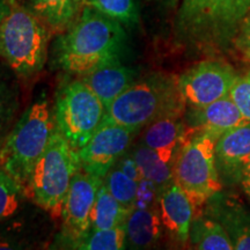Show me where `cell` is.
I'll list each match as a JSON object with an SVG mask.
<instances>
[{
  "mask_svg": "<svg viewBox=\"0 0 250 250\" xmlns=\"http://www.w3.org/2000/svg\"><path fill=\"white\" fill-rule=\"evenodd\" d=\"M83 5L117 21L125 29H134L140 23L138 0H85Z\"/></svg>",
  "mask_w": 250,
  "mask_h": 250,
  "instance_id": "obj_23",
  "label": "cell"
},
{
  "mask_svg": "<svg viewBox=\"0 0 250 250\" xmlns=\"http://www.w3.org/2000/svg\"><path fill=\"white\" fill-rule=\"evenodd\" d=\"M131 211L125 208L102 182L90 213V230L109 229L124 225Z\"/></svg>",
  "mask_w": 250,
  "mask_h": 250,
  "instance_id": "obj_21",
  "label": "cell"
},
{
  "mask_svg": "<svg viewBox=\"0 0 250 250\" xmlns=\"http://www.w3.org/2000/svg\"><path fill=\"white\" fill-rule=\"evenodd\" d=\"M158 208L164 232L174 245L186 248L195 215L191 199L174 181L159 193Z\"/></svg>",
  "mask_w": 250,
  "mask_h": 250,
  "instance_id": "obj_14",
  "label": "cell"
},
{
  "mask_svg": "<svg viewBox=\"0 0 250 250\" xmlns=\"http://www.w3.org/2000/svg\"><path fill=\"white\" fill-rule=\"evenodd\" d=\"M250 0H181L173 24L174 43L191 56L219 57L232 50Z\"/></svg>",
  "mask_w": 250,
  "mask_h": 250,
  "instance_id": "obj_2",
  "label": "cell"
},
{
  "mask_svg": "<svg viewBox=\"0 0 250 250\" xmlns=\"http://www.w3.org/2000/svg\"><path fill=\"white\" fill-rule=\"evenodd\" d=\"M214 154L221 184L227 188L240 186L250 162V123L221 134L215 143Z\"/></svg>",
  "mask_w": 250,
  "mask_h": 250,
  "instance_id": "obj_12",
  "label": "cell"
},
{
  "mask_svg": "<svg viewBox=\"0 0 250 250\" xmlns=\"http://www.w3.org/2000/svg\"><path fill=\"white\" fill-rule=\"evenodd\" d=\"M201 212L225 228L234 249L250 250V210L236 197L220 190L205 203Z\"/></svg>",
  "mask_w": 250,
  "mask_h": 250,
  "instance_id": "obj_13",
  "label": "cell"
},
{
  "mask_svg": "<svg viewBox=\"0 0 250 250\" xmlns=\"http://www.w3.org/2000/svg\"><path fill=\"white\" fill-rule=\"evenodd\" d=\"M189 245L198 250H233L234 246L225 228L205 213L193 215Z\"/></svg>",
  "mask_w": 250,
  "mask_h": 250,
  "instance_id": "obj_20",
  "label": "cell"
},
{
  "mask_svg": "<svg viewBox=\"0 0 250 250\" xmlns=\"http://www.w3.org/2000/svg\"><path fill=\"white\" fill-rule=\"evenodd\" d=\"M80 169L78 149L56 129L23 188L24 196L52 218L62 217L72 180Z\"/></svg>",
  "mask_w": 250,
  "mask_h": 250,
  "instance_id": "obj_6",
  "label": "cell"
},
{
  "mask_svg": "<svg viewBox=\"0 0 250 250\" xmlns=\"http://www.w3.org/2000/svg\"><path fill=\"white\" fill-rule=\"evenodd\" d=\"M139 132V130L102 121L89 142L78 149L81 169L104 180Z\"/></svg>",
  "mask_w": 250,
  "mask_h": 250,
  "instance_id": "obj_10",
  "label": "cell"
},
{
  "mask_svg": "<svg viewBox=\"0 0 250 250\" xmlns=\"http://www.w3.org/2000/svg\"><path fill=\"white\" fill-rule=\"evenodd\" d=\"M240 186H241L246 195L250 198V162L245 169V173H243V176H242V180H241V183H240Z\"/></svg>",
  "mask_w": 250,
  "mask_h": 250,
  "instance_id": "obj_33",
  "label": "cell"
},
{
  "mask_svg": "<svg viewBox=\"0 0 250 250\" xmlns=\"http://www.w3.org/2000/svg\"><path fill=\"white\" fill-rule=\"evenodd\" d=\"M52 31L26 4L11 0L0 22V57L21 77L42 71L49 56Z\"/></svg>",
  "mask_w": 250,
  "mask_h": 250,
  "instance_id": "obj_4",
  "label": "cell"
},
{
  "mask_svg": "<svg viewBox=\"0 0 250 250\" xmlns=\"http://www.w3.org/2000/svg\"><path fill=\"white\" fill-rule=\"evenodd\" d=\"M138 79L139 71L124 64L123 59L107 62L81 76V80L95 93L105 108Z\"/></svg>",
  "mask_w": 250,
  "mask_h": 250,
  "instance_id": "obj_17",
  "label": "cell"
},
{
  "mask_svg": "<svg viewBox=\"0 0 250 250\" xmlns=\"http://www.w3.org/2000/svg\"><path fill=\"white\" fill-rule=\"evenodd\" d=\"M103 179L80 169L74 175L62 210V243L78 249L90 232V213Z\"/></svg>",
  "mask_w": 250,
  "mask_h": 250,
  "instance_id": "obj_11",
  "label": "cell"
},
{
  "mask_svg": "<svg viewBox=\"0 0 250 250\" xmlns=\"http://www.w3.org/2000/svg\"><path fill=\"white\" fill-rule=\"evenodd\" d=\"M81 2H83V4H85V0H80Z\"/></svg>",
  "mask_w": 250,
  "mask_h": 250,
  "instance_id": "obj_35",
  "label": "cell"
},
{
  "mask_svg": "<svg viewBox=\"0 0 250 250\" xmlns=\"http://www.w3.org/2000/svg\"><path fill=\"white\" fill-rule=\"evenodd\" d=\"M126 247L131 249H149L158 245L162 235L158 205L147 208H133L124 224Z\"/></svg>",
  "mask_w": 250,
  "mask_h": 250,
  "instance_id": "obj_18",
  "label": "cell"
},
{
  "mask_svg": "<svg viewBox=\"0 0 250 250\" xmlns=\"http://www.w3.org/2000/svg\"><path fill=\"white\" fill-rule=\"evenodd\" d=\"M105 187L122 205L127 210L132 211L136 205V193L138 189V182L130 179L117 166L107 174L103 180Z\"/></svg>",
  "mask_w": 250,
  "mask_h": 250,
  "instance_id": "obj_24",
  "label": "cell"
},
{
  "mask_svg": "<svg viewBox=\"0 0 250 250\" xmlns=\"http://www.w3.org/2000/svg\"><path fill=\"white\" fill-rule=\"evenodd\" d=\"M186 109H177L156 118L145 127L140 140L168 164L174 165L180 149L191 134L184 120Z\"/></svg>",
  "mask_w": 250,
  "mask_h": 250,
  "instance_id": "obj_15",
  "label": "cell"
},
{
  "mask_svg": "<svg viewBox=\"0 0 250 250\" xmlns=\"http://www.w3.org/2000/svg\"><path fill=\"white\" fill-rule=\"evenodd\" d=\"M158 187L152 181L143 179L138 182V189L136 193V205L134 208H147L158 205L159 198Z\"/></svg>",
  "mask_w": 250,
  "mask_h": 250,
  "instance_id": "obj_30",
  "label": "cell"
},
{
  "mask_svg": "<svg viewBox=\"0 0 250 250\" xmlns=\"http://www.w3.org/2000/svg\"><path fill=\"white\" fill-rule=\"evenodd\" d=\"M184 120L190 132H205L218 137L228 130L250 123L229 95L203 108H187Z\"/></svg>",
  "mask_w": 250,
  "mask_h": 250,
  "instance_id": "obj_16",
  "label": "cell"
},
{
  "mask_svg": "<svg viewBox=\"0 0 250 250\" xmlns=\"http://www.w3.org/2000/svg\"><path fill=\"white\" fill-rule=\"evenodd\" d=\"M145 1L152 2V4L156 5L164 12H168V13H170V12L174 13L175 12V13H176L181 0H145Z\"/></svg>",
  "mask_w": 250,
  "mask_h": 250,
  "instance_id": "obj_32",
  "label": "cell"
},
{
  "mask_svg": "<svg viewBox=\"0 0 250 250\" xmlns=\"http://www.w3.org/2000/svg\"><path fill=\"white\" fill-rule=\"evenodd\" d=\"M218 136L191 132L174 162V181L191 199L195 214L205 203L223 190L215 166V143Z\"/></svg>",
  "mask_w": 250,
  "mask_h": 250,
  "instance_id": "obj_7",
  "label": "cell"
},
{
  "mask_svg": "<svg viewBox=\"0 0 250 250\" xmlns=\"http://www.w3.org/2000/svg\"><path fill=\"white\" fill-rule=\"evenodd\" d=\"M26 5L56 35L66 30L83 7L80 0H26Z\"/></svg>",
  "mask_w": 250,
  "mask_h": 250,
  "instance_id": "obj_19",
  "label": "cell"
},
{
  "mask_svg": "<svg viewBox=\"0 0 250 250\" xmlns=\"http://www.w3.org/2000/svg\"><path fill=\"white\" fill-rule=\"evenodd\" d=\"M243 62H250V13L243 19L232 42V50Z\"/></svg>",
  "mask_w": 250,
  "mask_h": 250,
  "instance_id": "obj_29",
  "label": "cell"
},
{
  "mask_svg": "<svg viewBox=\"0 0 250 250\" xmlns=\"http://www.w3.org/2000/svg\"><path fill=\"white\" fill-rule=\"evenodd\" d=\"M115 166H117V167L120 168L124 174H126L130 179L137 181V182H139L140 180L144 179L142 171H140L139 166L137 165L136 160H134L133 156L131 154L129 155L124 154L120 160L117 161V164Z\"/></svg>",
  "mask_w": 250,
  "mask_h": 250,
  "instance_id": "obj_31",
  "label": "cell"
},
{
  "mask_svg": "<svg viewBox=\"0 0 250 250\" xmlns=\"http://www.w3.org/2000/svg\"><path fill=\"white\" fill-rule=\"evenodd\" d=\"M9 7H11V0H0V22L8 13Z\"/></svg>",
  "mask_w": 250,
  "mask_h": 250,
  "instance_id": "obj_34",
  "label": "cell"
},
{
  "mask_svg": "<svg viewBox=\"0 0 250 250\" xmlns=\"http://www.w3.org/2000/svg\"><path fill=\"white\" fill-rule=\"evenodd\" d=\"M18 110V96L15 89L0 77V144L8 133Z\"/></svg>",
  "mask_w": 250,
  "mask_h": 250,
  "instance_id": "obj_27",
  "label": "cell"
},
{
  "mask_svg": "<svg viewBox=\"0 0 250 250\" xmlns=\"http://www.w3.org/2000/svg\"><path fill=\"white\" fill-rule=\"evenodd\" d=\"M127 52L126 29L117 21L83 5L79 17L66 30L57 34L51 48L56 67L83 76Z\"/></svg>",
  "mask_w": 250,
  "mask_h": 250,
  "instance_id": "obj_1",
  "label": "cell"
},
{
  "mask_svg": "<svg viewBox=\"0 0 250 250\" xmlns=\"http://www.w3.org/2000/svg\"><path fill=\"white\" fill-rule=\"evenodd\" d=\"M22 196L23 187L0 167V220L18 210Z\"/></svg>",
  "mask_w": 250,
  "mask_h": 250,
  "instance_id": "obj_26",
  "label": "cell"
},
{
  "mask_svg": "<svg viewBox=\"0 0 250 250\" xmlns=\"http://www.w3.org/2000/svg\"><path fill=\"white\" fill-rule=\"evenodd\" d=\"M177 79L162 72L139 78L105 108L103 121L142 131L162 115L187 108Z\"/></svg>",
  "mask_w": 250,
  "mask_h": 250,
  "instance_id": "obj_3",
  "label": "cell"
},
{
  "mask_svg": "<svg viewBox=\"0 0 250 250\" xmlns=\"http://www.w3.org/2000/svg\"><path fill=\"white\" fill-rule=\"evenodd\" d=\"M55 130L50 103L46 100L33 103L0 144V167L24 188Z\"/></svg>",
  "mask_w": 250,
  "mask_h": 250,
  "instance_id": "obj_5",
  "label": "cell"
},
{
  "mask_svg": "<svg viewBox=\"0 0 250 250\" xmlns=\"http://www.w3.org/2000/svg\"><path fill=\"white\" fill-rule=\"evenodd\" d=\"M126 247L124 225L109 229L90 230L78 249L83 250H121Z\"/></svg>",
  "mask_w": 250,
  "mask_h": 250,
  "instance_id": "obj_25",
  "label": "cell"
},
{
  "mask_svg": "<svg viewBox=\"0 0 250 250\" xmlns=\"http://www.w3.org/2000/svg\"><path fill=\"white\" fill-rule=\"evenodd\" d=\"M131 155L139 166L144 179L152 181L158 187L159 191H162L174 182V165L162 160L154 149L145 144L140 142Z\"/></svg>",
  "mask_w": 250,
  "mask_h": 250,
  "instance_id": "obj_22",
  "label": "cell"
},
{
  "mask_svg": "<svg viewBox=\"0 0 250 250\" xmlns=\"http://www.w3.org/2000/svg\"><path fill=\"white\" fill-rule=\"evenodd\" d=\"M229 96L247 121L250 122V68L237 77Z\"/></svg>",
  "mask_w": 250,
  "mask_h": 250,
  "instance_id": "obj_28",
  "label": "cell"
},
{
  "mask_svg": "<svg viewBox=\"0 0 250 250\" xmlns=\"http://www.w3.org/2000/svg\"><path fill=\"white\" fill-rule=\"evenodd\" d=\"M237 77L229 62L211 57L188 68L177 85L187 108H203L229 95Z\"/></svg>",
  "mask_w": 250,
  "mask_h": 250,
  "instance_id": "obj_9",
  "label": "cell"
},
{
  "mask_svg": "<svg viewBox=\"0 0 250 250\" xmlns=\"http://www.w3.org/2000/svg\"><path fill=\"white\" fill-rule=\"evenodd\" d=\"M105 107L81 79L59 88L54 108L56 129L73 148L85 146L102 123Z\"/></svg>",
  "mask_w": 250,
  "mask_h": 250,
  "instance_id": "obj_8",
  "label": "cell"
}]
</instances>
